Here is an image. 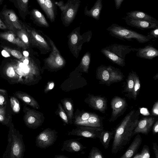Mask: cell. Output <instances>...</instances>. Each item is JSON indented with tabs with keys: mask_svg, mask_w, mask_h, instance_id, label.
Wrapping results in <instances>:
<instances>
[{
	"mask_svg": "<svg viewBox=\"0 0 158 158\" xmlns=\"http://www.w3.org/2000/svg\"><path fill=\"white\" fill-rule=\"evenodd\" d=\"M150 152L149 147L145 145L143 146L140 152L136 153L133 158H149Z\"/></svg>",
	"mask_w": 158,
	"mask_h": 158,
	"instance_id": "836d02e7",
	"label": "cell"
},
{
	"mask_svg": "<svg viewBox=\"0 0 158 158\" xmlns=\"http://www.w3.org/2000/svg\"><path fill=\"white\" fill-rule=\"evenodd\" d=\"M30 18L34 23L40 26L48 27L49 24L44 15L38 9H33L29 11Z\"/></svg>",
	"mask_w": 158,
	"mask_h": 158,
	"instance_id": "d4e9b609",
	"label": "cell"
},
{
	"mask_svg": "<svg viewBox=\"0 0 158 158\" xmlns=\"http://www.w3.org/2000/svg\"><path fill=\"white\" fill-rule=\"evenodd\" d=\"M123 0H114L115 7L116 9H118L119 8Z\"/></svg>",
	"mask_w": 158,
	"mask_h": 158,
	"instance_id": "7dc6e473",
	"label": "cell"
},
{
	"mask_svg": "<svg viewBox=\"0 0 158 158\" xmlns=\"http://www.w3.org/2000/svg\"><path fill=\"white\" fill-rule=\"evenodd\" d=\"M29 0H10L18 10L19 15L25 20L29 15L28 3Z\"/></svg>",
	"mask_w": 158,
	"mask_h": 158,
	"instance_id": "603a6c76",
	"label": "cell"
},
{
	"mask_svg": "<svg viewBox=\"0 0 158 158\" xmlns=\"http://www.w3.org/2000/svg\"><path fill=\"white\" fill-rule=\"evenodd\" d=\"M96 77L99 84L109 86L123 81L125 76L119 69L110 65H101L97 69Z\"/></svg>",
	"mask_w": 158,
	"mask_h": 158,
	"instance_id": "5b68a950",
	"label": "cell"
},
{
	"mask_svg": "<svg viewBox=\"0 0 158 158\" xmlns=\"http://www.w3.org/2000/svg\"><path fill=\"white\" fill-rule=\"evenodd\" d=\"M84 102L92 109L104 114L107 109L106 98L101 96L89 94L84 100Z\"/></svg>",
	"mask_w": 158,
	"mask_h": 158,
	"instance_id": "4fadbf2b",
	"label": "cell"
},
{
	"mask_svg": "<svg viewBox=\"0 0 158 158\" xmlns=\"http://www.w3.org/2000/svg\"><path fill=\"white\" fill-rule=\"evenodd\" d=\"M8 101L9 98L6 91L0 89V108L6 105Z\"/></svg>",
	"mask_w": 158,
	"mask_h": 158,
	"instance_id": "e575fe53",
	"label": "cell"
},
{
	"mask_svg": "<svg viewBox=\"0 0 158 158\" xmlns=\"http://www.w3.org/2000/svg\"><path fill=\"white\" fill-rule=\"evenodd\" d=\"M153 116L143 117L139 119L138 124L133 131L132 136L139 133L148 135L152 129L156 118Z\"/></svg>",
	"mask_w": 158,
	"mask_h": 158,
	"instance_id": "5bb4252c",
	"label": "cell"
},
{
	"mask_svg": "<svg viewBox=\"0 0 158 158\" xmlns=\"http://www.w3.org/2000/svg\"><path fill=\"white\" fill-rule=\"evenodd\" d=\"M27 32L24 23H23L22 28L17 30L15 32L17 36L25 45L27 44L28 43Z\"/></svg>",
	"mask_w": 158,
	"mask_h": 158,
	"instance_id": "1f68e13d",
	"label": "cell"
},
{
	"mask_svg": "<svg viewBox=\"0 0 158 158\" xmlns=\"http://www.w3.org/2000/svg\"><path fill=\"white\" fill-rule=\"evenodd\" d=\"M140 112L132 110L122 119L114 131L111 148L112 153L116 154L129 143L134 130L137 125Z\"/></svg>",
	"mask_w": 158,
	"mask_h": 158,
	"instance_id": "6da1fadb",
	"label": "cell"
},
{
	"mask_svg": "<svg viewBox=\"0 0 158 158\" xmlns=\"http://www.w3.org/2000/svg\"><path fill=\"white\" fill-rule=\"evenodd\" d=\"M76 128L73 129L68 133V135H75L94 139L99 138L104 130L100 128L77 126Z\"/></svg>",
	"mask_w": 158,
	"mask_h": 158,
	"instance_id": "7c38bea8",
	"label": "cell"
},
{
	"mask_svg": "<svg viewBox=\"0 0 158 158\" xmlns=\"http://www.w3.org/2000/svg\"><path fill=\"white\" fill-rule=\"evenodd\" d=\"M134 138L132 142L120 158H130L133 157L137 152L142 142V139L139 134Z\"/></svg>",
	"mask_w": 158,
	"mask_h": 158,
	"instance_id": "d6986e66",
	"label": "cell"
},
{
	"mask_svg": "<svg viewBox=\"0 0 158 158\" xmlns=\"http://www.w3.org/2000/svg\"><path fill=\"white\" fill-rule=\"evenodd\" d=\"M136 72L132 71L131 72L129 73L126 79V85L123 93H127V94H129L131 93L133 89L135 79V75Z\"/></svg>",
	"mask_w": 158,
	"mask_h": 158,
	"instance_id": "f1b7e54d",
	"label": "cell"
},
{
	"mask_svg": "<svg viewBox=\"0 0 158 158\" xmlns=\"http://www.w3.org/2000/svg\"><path fill=\"white\" fill-rule=\"evenodd\" d=\"M106 30L112 36L124 41H131L134 39L139 43L144 44L153 39L149 35H144L115 23L112 24Z\"/></svg>",
	"mask_w": 158,
	"mask_h": 158,
	"instance_id": "3957f363",
	"label": "cell"
},
{
	"mask_svg": "<svg viewBox=\"0 0 158 158\" xmlns=\"http://www.w3.org/2000/svg\"><path fill=\"white\" fill-rule=\"evenodd\" d=\"M23 121L28 128L35 129L42 125L45 118L43 113L25 105L23 106Z\"/></svg>",
	"mask_w": 158,
	"mask_h": 158,
	"instance_id": "9c48e42d",
	"label": "cell"
},
{
	"mask_svg": "<svg viewBox=\"0 0 158 158\" xmlns=\"http://www.w3.org/2000/svg\"><path fill=\"white\" fill-rule=\"evenodd\" d=\"M158 73H157L154 77L153 78L154 79V80H156V79H157L158 78Z\"/></svg>",
	"mask_w": 158,
	"mask_h": 158,
	"instance_id": "db71d44e",
	"label": "cell"
},
{
	"mask_svg": "<svg viewBox=\"0 0 158 158\" xmlns=\"http://www.w3.org/2000/svg\"><path fill=\"white\" fill-rule=\"evenodd\" d=\"M58 132L55 129L47 128L40 132L36 137L35 145L41 149H46L52 145L56 141Z\"/></svg>",
	"mask_w": 158,
	"mask_h": 158,
	"instance_id": "30bf717a",
	"label": "cell"
},
{
	"mask_svg": "<svg viewBox=\"0 0 158 158\" xmlns=\"http://www.w3.org/2000/svg\"><path fill=\"white\" fill-rule=\"evenodd\" d=\"M112 109L111 116L109 120L110 122H113L123 115L126 111L128 104L125 98L115 96L110 102Z\"/></svg>",
	"mask_w": 158,
	"mask_h": 158,
	"instance_id": "8fae6325",
	"label": "cell"
},
{
	"mask_svg": "<svg viewBox=\"0 0 158 158\" xmlns=\"http://www.w3.org/2000/svg\"><path fill=\"white\" fill-rule=\"evenodd\" d=\"M3 47L6 52L13 56L18 59H21L22 58V55L19 51L6 46H3Z\"/></svg>",
	"mask_w": 158,
	"mask_h": 158,
	"instance_id": "8d00e7d4",
	"label": "cell"
},
{
	"mask_svg": "<svg viewBox=\"0 0 158 158\" xmlns=\"http://www.w3.org/2000/svg\"><path fill=\"white\" fill-rule=\"evenodd\" d=\"M55 158H69V157L63 155H56Z\"/></svg>",
	"mask_w": 158,
	"mask_h": 158,
	"instance_id": "681fc988",
	"label": "cell"
},
{
	"mask_svg": "<svg viewBox=\"0 0 158 158\" xmlns=\"http://www.w3.org/2000/svg\"><path fill=\"white\" fill-rule=\"evenodd\" d=\"M71 42L73 44H75L77 42L78 37L77 35L74 33L72 35L71 37Z\"/></svg>",
	"mask_w": 158,
	"mask_h": 158,
	"instance_id": "ee69618b",
	"label": "cell"
},
{
	"mask_svg": "<svg viewBox=\"0 0 158 158\" xmlns=\"http://www.w3.org/2000/svg\"><path fill=\"white\" fill-rule=\"evenodd\" d=\"M134 51H136V56L139 57L152 60L158 56V50L151 45H148L143 48H133Z\"/></svg>",
	"mask_w": 158,
	"mask_h": 158,
	"instance_id": "9a60e30c",
	"label": "cell"
},
{
	"mask_svg": "<svg viewBox=\"0 0 158 158\" xmlns=\"http://www.w3.org/2000/svg\"><path fill=\"white\" fill-rule=\"evenodd\" d=\"M126 17L138 20L149 21L158 24V21L144 12L139 10L132 11L126 13Z\"/></svg>",
	"mask_w": 158,
	"mask_h": 158,
	"instance_id": "7402d4cb",
	"label": "cell"
},
{
	"mask_svg": "<svg viewBox=\"0 0 158 158\" xmlns=\"http://www.w3.org/2000/svg\"><path fill=\"white\" fill-rule=\"evenodd\" d=\"M103 118L95 113L77 109L74 113L73 124L75 126L103 128Z\"/></svg>",
	"mask_w": 158,
	"mask_h": 158,
	"instance_id": "8992f818",
	"label": "cell"
},
{
	"mask_svg": "<svg viewBox=\"0 0 158 158\" xmlns=\"http://www.w3.org/2000/svg\"><path fill=\"white\" fill-rule=\"evenodd\" d=\"M80 0H67L65 3L63 1L55 2L61 11V19L65 26L69 25L74 19L80 5Z\"/></svg>",
	"mask_w": 158,
	"mask_h": 158,
	"instance_id": "52a82bcc",
	"label": "cell"
},
{
	"mask_svg": "<svg viewBox=\"0 0 158 158\" xmlns=\"http://www.w3.org/2000/svg\"><path fill=\"white\" fill-rule=\"evenodd\" d=\"M56 64L60 66L63 65V61L60 57V56H57L56 58Z\"/></svg>",
	"mask_w": 158,
	"mask_h": 158,
	"instance_id": "f6af8a7d",
	"label": "cell"
},
{
	"mask_svg": "<svg viewBox=\"0 0 158 158\" xmlns=\"http://www.w3.org/2000/svg\"><path fill=\"white\" fill-rule=\"evenodd\" d=\"M4 0H0V6L3 3Z\"/></svg>",
	"mask_w": 158,
	"mask_h": 158,
	"instance_id": "11a10c76",
	"label": "cell"
},
{
	"mask_svg": "<svg viewBox=\"0 0 158 158\" xmlns=\"http://www.w3.org/2000/svg\"><path fill=\"white\" fill-rule=\"evenodd\" d=\"M0 18L7 28L15 33L22 27L23 23L15 12L12 9L7 8L6 5L0 10Z\"/></svg>",
	"mask_w": 158,
	"mask_h": 158,
	"instance_id": "ba28073f",
	"label": "cell"
},
{
	"mask_svg": "<svg viewBox=\"0 0 158 158\" xmlns=\"http://www.w3.org/2000/svg\"><path fill=\"white\" fill-rule=\"evenodd\" d=\"M151 115L157 117L158 116V101H156L153 106L151 110Z\"/></svg>",
	"mask_w": 158,
	"mask_h": 158,
	"instance_id": "74e56055",
	"label": "cell"
},
{
	"mask_svg": "<svg viewBox=\"0 0 158 158\" xmlns=\"http://www.w3.org/2000/svg\"><path fill=\"white\" fill-rule=\"evenodd\" d=\"M152 148L156 158H158V146L156 143H152Z\"/></svg>",
	"mask_w": 158,
	"mask_h": 158,
	"instance_id": "7bdbcfd3",
	"label": "cell"
},
{
	"mask_svg": "<svg viewBox=\"0 0 158 158\" xmlns=\"http://www.w3.org/2000/svg\"><path fill=\"white\" fill-rule=\"evenodd\" d=\"M53 0H45L44 12L52 22L55 19L56 14V8Z\"/></svg>",
	"mask_w": 158,
	"mask_h": 158,
	"instance_id": "4316f807",
	"label": "cell"
},
{
	"mask_svg": "<svg viewBox=\"0 0 158 158\" xmlns=\"http://www.w3.org/2000/svg\"><path fill=\"white\" fill-rule=\"evenodd\" d=\"M141 87V83L139 78L136 73L135 75L134 86L131 92L129 94H126L125 96L129 98L134 100L136 99L137 95L139 94Z\"/></svg>",
	"mask_w": 158,
	"mask_h": 158,
	"instance_id": "f546056e",
	"label": "cell"
},
{
	"mask_svg": "<svg viewBox=\"0 0 158 158\" xmlns=\"http://www.w3.org/2000/svg\"><path fill=\"white\" fill-rule=\"evenodd\" d=\"M102 6V0H97L94 6L89 10H88L87 6H86L85 8L84 14L85 15L98 20L100 18Z\"/></svg>",
	"mask_w": 158,
	"mask_h": 158,
	"instance_id": "484cf974",
	"label": "cell"
},
{
	"mask_svg": "<svg viewBox=\"0 0 158 158\" xmlns=\"http://www.w3.org/2000/svg\"><path fill=\"white\" fill-rule=\"evenodd\" d=\"M63 107L68 118L69 123L73 124L74 118V104L71 98H64L60 100Z\"/></svg>",
	"mask_w": 158,
	"mask_h": 158,
	"instance_id": "cb8c5ba5",
	"label": "cell"
},
{
	"mask_svg": "<svg viewBox=\"0 0 158 158\" xmlns=\"http://www.w3.org/2000/svg\"><path fill=\"white\" fill-rule=\"evenodd\" d=\"M8 144L2 158H23L25 151L23 135L17 130L12 122L9 126Z\"/></svg>",
	"mask_w": 158,
	"mask_h": 158,
	"instance_id": "7a4b0ae2",
	"label": "cell"
},
{
	"mask_svg": "<svg viewBox=\"0 0 158 158\" xmlns=\"http://www.w3.org/2000/svg\"><path fill=\"white\" fill-rule=\"evenodd\" d=\"M123 19L127 25L142 30L158 27V24L149 21L134 19L126 17Z\"/></svg>",
	"mask_w": 158,
	"mask_h": 158,
	"instance_id": "e0dca14e",
	"label": "cell"
},
{
	"mask_svg": "<svg viewBox=\"0 0 158 158\" xmlns=\"http://www.w3.org/2000/svg\"><path fill=\"white\" fill-rule=\"evenodd\" d=\"M7 29L5 25L0 18V29L5 30Z\"/></svg>",
	"mask_w": 158,
	"mask_h": 158,
	"instance_id": "c3c4849f",
	"label": "cell"
},
{
	"mask_svg": "<svg viewBox=\"0 0 158 158\" xmlns=\"http://www.w3.org/2000/svg\"><path fill=\"white\" fill-rule=\"evenodd\" d=\"M55 113L56 115L60 117L63 122L64 125L69 124L68 117L60 103H59L58 104V108L55 111Z\"/></svg>",
	"mask_w": 158,
	"mask_h": 158,
	"instance_id": "d6a6232c",
	"label": "cell"
},
{
	"mask_svg": "<svg viewBox=\"0 0 158 158\" xmlns=\"http://www.w3.org/2000/svg\"><path fill=\"white\" fill-rule=\"evenodd\" d=\"M6 73L8 76L10 78L15 77V73L12 67L10 66L7 68Z\"/></svg>",
	"mask_w": 158,
	"mask_h": 158,
	"instance_id": "f35d334b",
	"label": "cell"
},
{
	"mask_svg": "<svg viewBox=\"0 0 158 158\" xmlns=\"http://www.w3.org/2000/svg\"><path fill=\"white\" fill-rule=\"evenodd\" d=\"M12 113L9 101L7 104L0 108V123L9 127L12 121Z\"/></svg>",
	"mask_w": 158,
	"mask_h": 158,
	"instance_id": "ffe728a7",
	"label": "cell"
},
{
	"mask_svg": "<svg viewBox=\"0 0 158 158\" xmlns=\"http://www.w3.org/2000/svg\"><path fill=\"white\" fill-rule=\"evenodd\" d=\"M132 51H134L133 48L131 46L114 44L102 48L101 52L113 63L123 67L125 65L126 55Z\"/></svg>",
	"mask_w": 158,
	"mask_h": 158,
	"instance_id": "277c9868",
	"label": "cell"
},
{
	"mask_svg": "<svg viewBox=\"0 0 158 158\" xmlns=\"http://www.w3.org/2000/svg\"><path fill=\"white\" fill-rule=\"evenodd\" d=\"M80 138L69 139L64 141L63 143L61 151L71 152H78L86 148L80 142Z\"/></svg>",
	"mask_w": 158,
	"mask_h": 158,
	"instance_id": "2e32d148",
	"label": "cell"
},
{
	"mask_svg": "<svg viewBox=\"0 0 158 158\" xmlns=\"http://www.w3.org/2000/svg\"><path fill=\"white\" fill-rule=\"evenodd\" d=\"M9 102L12 114H19L21 110V105L19 99L14 96H11L9 98Z\"/></svg>",
	"mask_w": 158,
	"mask_h": 158,
	"instance_id": "4dcf8cb0",
	"label": "cell"
},
{
	"mask_svg": "<svg viewBox=\"0 0 158 158\" xmlns=\"http://www.w3.org/2000/svg\"><path fill=\"white\" fill-rule=\"evenodd\" d=\"M54 84L53 82L51 83L48 88V90H51L54 87Z\"/></svg>",
	"mask_w": 158,
	"mask_h": 158,
	"instance_id": "f907efd6",
	"label": "cell"
},
{
	"mask_svg": "<svg viewBox=\"0 0 158 158\" xmlns=\"http://www.w3.org/2000/svg\"><path fill=\"white\" fill-rule=\"evenodd\" d=\"M148 35L151 36L153 38H158V27L151 30L150 32L148 33Z\"/></svg>",
	"mask_w": 158,
	"mask_h": 158,
	"instance_id": "60d3db41",
	"label": "cell"
},
{
	"mask_svg": "<svg viewBox=\"0 0 158 158\" xmlns=\"http://www.w3.org/2000/svg\"><path fill=\"white\" fill-rule=\"evenodd\" d=\"M90 62L89 56L87 54L85 56L82 58V62L83 64L85 66L88 67Z\"/></svg>",
	"mask_w": 158,
	"mask_h": 158,
	"instance_id": "ab89813d",
	"label": "cell"
},
{
	"mask_svg": "<svg viewBox=\"0 0 158 158\" xmlns=\"http://www.w3.org/2000/svg\"><path fill=\"white\" fill-rule=\"evenodd\" d=\"M16 35L15 32L9 30L7 31L0 32V38L19 47L25 48L26 45Z\"/></svg>",
	"mask_w": 158,
	"mask_h": 158,
	"instance_id": "44dd1931",
	"label": "cell"
},
{
	"mask_svg": "<svg viewBox=\"0 0 158 158\" xmlns=\"http://www.w3.org/2000/svg\"><path fill=\"white\" fill-rule=\"evenodd\" d=\"M14 96L21 101L24 105L29 106L34 109H40L37 101L28 94L21 91H17L14 94Z\"/></svg>",
	"mask_w": 158,
	"mask_h": 158,
	"instance_id": "ac0fdd59",
	"label": "cell"
},
{
	"mask_svg": "<svg viewBox=\"0 0 158 158\" xmlns=\"http://www.w3.org/2000/svg\"><path fill=\"white\" fill-rule=\"evenodd\" d=\"M114 131H109L103 130L101 133L99 139L105 149H107L109 146L110 142L113 138Z\"/></svg>",
	"mask_w": 158,
	"mask_h": 158,
	"instance_id": "83f0119b",
	"label": "cell"
},
{
	"mask_svg": "<svg viewBox=\"0 0 158 158\" xmlns=\"http://www.w3.org/2000/svg\"><path fill=\"white\" fill-rule=\"evenodd\" d=\"M152 132L154 135H155L158 132V120H157L154 123L152 127Z\"/></svg>",
	"mask_w": 158,
	"mask_h": 158,
	"instance_id": "b9f144b4",
	"label": "cell"
},
{
	"mask_svg": "<svg viewBox=\"0 0 158 158\" xmlns=\"http://www.w3.org/2000/svg\"><path fill=\"white\" fill-rule=\"evenodd\" d=\"M88 158H103L104 157L101 151L97 148L93 147L88 156Z\"/></svg>",
	"mask_w": 158,
	"mask_h": 158,
	"instance_id": "d590c367",
	"label": "cell"
},
{
	"mask_svg": "<svg viewBox=\"0 0 158 158\" xmlns=\"http://www.w3.org/2000/svg\"><path fill=\"white\" fill-rule=\"evenodd\" d=\"M23 63L26 65H27L29 63V61L28 60L25 59L23 61Z\"/></svg>",
	"mask_w": 158,
	"mask_h": 158,
	"instance_id": "816d5d0a",
	"label": "cell"
},
{
	"mask_svg": "<svg viewBox=\"0 0 158 158\" xmlns=\"http://www.w3.org/2000/svg\"><path fill=\"white\" fill-rule=\"evenodd\" d=\"M37 1L41 8L44 11L45 0H37Z\"/></svg>",
	"mask_w": 158,
	"mask_h": 158,
	"instance_id": "bcb514c9",
	"label": "cell"
},
{
	"mask_svg": "<svg viewBox=\"0 0 158 158\" xmlns=\"http://www.w3.org/2000/svg\"><path fill=\"white\" fill-rule=\"evenodd\" d=\"M23 54L25 56H27L29 55L27 51H24L23 52Z\"/></svg>",
	"mask_w": 158,
	"mask_h": 158,
	"instance_id": "f5cc1de1",
	"label": "cell"
}]
</instances>
